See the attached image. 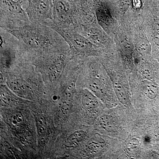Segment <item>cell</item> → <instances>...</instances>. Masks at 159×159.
<instances>
[{
    "instance_id": "obj_10",
    "label": "cell",
    "mask_w": 159,
    "mask_h": 159,
    "mask_svg": "<svg viewBox=\"0 0 159 159\" xmlns=\"http://www.w3.org/2000/svg\"><path fill=\"white\" fill-rule=\"evenodd\" d=\"M106 142L100 137H94L89 140L86 146V151L90 155L97 154L105 149Z\"/></svg>"
},
{
    "instance_id": "obj_15",
    "label": "cell",
    "mask_w": 159,
    "mask_h": 159,
    "mask_svg": "<svg viewBox=\"0 0 159 159\" xmlns=\"http://www.w3.org/2000/svg\"><path fill=\"white\" fill-rule=\"evenodd\" d=\"M98 124L103 130L107 132H112L115 130V125L114 119L111 116L103 115L99 117Z\"/></svg>"
},
{
    "instance_id": "obj_2",
    "label": "cell",
    "mask_w": 159,
    "mask_h": 159,
    "mask_svg": "<svg viewBox=\"0 0 159 159\" xmlns=\"http://www.w3.org/2000/svg\"><path fill=\"white\" fill-rule=\"evenodd\" d=\"M72 58L70 50L54 51L43 54L33 62L48 81L54 83L62 76L68 63Z\"/></svg>"
},
{
    "instance_id": "obj_26",
    "label": "cell",
    "mask_w": 159,
    "mask_h": 159,
    "mask_svg": "<svg viewBox=\"0 0 159 159\" xmlns=\"http://www.w3.org/2000/svg\"><path fill=\"white\" fill-rule=\"evenodd\" d=\"M154 138L157 140V141H159V129L155 133L154 135Z\"/></svg>"
},
{
    "instance_id": "obj_23",
    "label": "cell",
    "mask_w": 159,
    "mask_h": 159,
    "mask_svg": "<svg viewBox=\"0 0 159 159\" xmlns=\"http://www.w3.org/2000/svg\"><path fill=\"white\" fill-rule=\"evenodd\" d=\"M24 121V118L22 115L20 113L15 114L11 117V122L12 124L15 126H19Z\"/></svg>"
},
{
    "instance_id": "obj_13",
    "label": "cell",
    "mask_w": 159,
    "mask_h": 159,
    "mask_svg": "<svg viewBox=\"0 0 159 159\" xmlns=\"http://www.w3.org/2000/svg\"><path fill=\"white\" fill-rule=\"evenodd\" d=\"M38 134L40 140L44 142L48 135V124L45 118L42 116H39L35 119Z\"/></svg>"
},
{
    "instance_id": "obj_21",
    "label": "cell",
    "mask_w": 159,
    "mask_h": 159,
    "mask_svg": "<svg viewBox=\"0 0 159 159\" xmlns=\"http://www.w3.org/2000/svg\"><path fill=\"white\" fill-rule=\"evenodd\" d=\"M140 147L139 140L136 139H132L126 145V150H128L129 152H136Z\"/></svg>"
},
{
    "instance_id": "obj_24",
    "label": "cell",
    "mask_w": 159,
    "mask_h": 159,
    "mask_svg": "<svg viewBox=\"0 0 159 159\" xmlns=\"http://www.w3.org/2000/svg\"><path fill=\"white\" fill-rule=\"evenodd\" d=\"M61 109L63 113L66 114L70 110V103L67 102H63L61 103Z\"/></svg>"
},
{
    "instance_id": "obj_14",
    "label": "cell",
    "mask_w": 159,
    "mask_h": 159,
    "mask_svg": "<svg viewBox=\"0 0 159 159\" xmlns=\"http://www.w3.org/2000/svg\"><path fill=\"white\" fill-rule=\"evenodd\" d=\"M86 135L87 133L85 131H76L67 139L66 141V145L69 147L76 146L85 139Z\"/></svg>"
},
{
    "instance_id": "obj_11",
    "label": "cell",
    "mask_w": 159,
    "mask_h": 159,
    "mask_svg": "<svg viewBox=\"0 0 159 159\" xmlns=\"http://www.w3.org/2000/svg\"><path fill=\"white\" fill-rule=\"evenodd\" d=\"M111 80L115 93L119 102L124 105L128 104L129 99L124 86L118 80L114 77L111 78Z\"/></svg>"
},
{
    "instance_id": "obj_7",
    "label": "cell",
    "mask_w": 159,
    "mask_h": 159,
    "mask_svg": "<svg viewBox=\"0 0 159 159\" xmlns=\"http://www.w3.org/2000/svg\"><path fill=\"white\" fill-rule=\"evenodd\" d=\"M25 10L31 22L52 28L55 25L53 16L54 0H27Z\"/></svg>"
},
{
    "instance_id": "obj_18",
    "label": "cell",
    "mask_w": 159,
    "mask_h": 159,
    "mask_svg": "<svg viewBox=\"0 0 159 159\" xmlns=\"http://www.w3.org/2000/svg\"><path fill=\"white\" fill-rule=\"evenodd\" d=\"M136 48L137 51L142 54H149L151 51V46L148 40L142 38L137 40Z\"/></svg>"
},
{
    "instance_id": "obj_5",
    "label": "cell",
    "mask_w": 159,
    "mask_h": 159,
    "mask_svg": "<svg viewBox=\"0 0 159 159\" xmlns=\"http://www.w3.org/2000/svg\"><path fill=\"white\" fill-rule=\"evenodd\" d=\"M52 29L67 43L73 57L98 55L99 51L97 46L77 31L57 27Z\"/></svg>"
},
{
    "instance_id": "obj_12",
    "label": "cell",
    "mask_w": 159,
    "mask_h": 159,
    "mask_svg": "<svg viewBox=\"0 0 159 159\" xmlns=\"http://www.w3.org/2000/svg\"><path fill=\"white\" fill-rule=\"evenodd\" d=\"M89 84L91 91L97 97L101 98L104 97L105 91L102 82L94 74L93 77L89 78Z\"/></svg>"
},
{
    "instance_id": "obj_16",
    "label": "cell",
    "mask_w": 159,
    "mask_h": 159,
    "mask_svg": "<svg viewBox=\"0 0 159 159\" xmlns=\"http://www.w3.org/2000/svg\"><path fill=\"white\" fill-rule=\"evenodd\" d=\"M152 37L156 51L159 52V10L154 16L152 26Z\"/></svg>"
},
{
    "instance_id": "obj_8",
    "label": "cell",
    "mask_w": 159,
    "mask_h": 159,
    "mask_svg": "<svg viewBox=\"0 0 159 159\" xmlns=\"http://www.w3.org/2000/svg\"><path fill=\"white\" fill-rule=\"evenodd\" d=\"M95 8V14L98 22L103 29L107 31L112 22L108 7L105 3L99 1L96 3Z\"/></svg>"
},
{
    "instance_id": "obj_17",
    "label": "cell",
    "mask_w": 159,
    "mask_h": 159,
    "mask_svg": "<svg viewBox=\"0 0 159 159\" xmlns=\"http://www.w3.org/2000/svg\"><path fill=\"white\" fill-rule=\"evenodd\" d=\"M144 87L146 96L150 99H154L157 97L158 88L152 80L146 79L144 81Z\"/></svg>"
},
{
    "instance_id": "obj_20",
    "label": "cell",
    "mask_w": 159,
    "mask_h": 159,
    "mask_svg": "<svg viewBox=\"0 0 159 159\" xmlns=\"http://www.w3.org/2000/svg\"><path fill=\"white\" fill-rule=\"evenodd\" d=\"M1 89V98L5 104L9 105H13L16 102L12 95L7 90V89L5 86H2Z\"/></svg>"
},
{
    "instance_id": "obj_19",
    "label": "cell",
    "mask_w": 159,
    "mask_h": 159,
    "mask_svg": "<svg viewBox=\"0 0 159 159\" xmlns=\"http://www.w3.org/2000/svg\"><path fill=\"white\" fill-rule=\"evenodd\" d=\"M140 73L145 79L152 80L154 78V74L151 66L147 63L142 62L139 65Z\"/></svg>"
},
{
    "instance_id": "obj_4",
    "label": "cell",
    "mask_w": 159,
    "mask_h": 159,
    "mask_svg": "<svg viewBox=\"0 0 159 159\" xmlns=\"http://www.w3.org/2000/svg\"><path fill=\"white\" fill-rule=\"evenodd\" d=\"M1 72L12 70L18 63L24 61L19 42L11 33L1 28Z\"/></svg>"
},
{
    "instance_id": "obj_9",
    "label": "cell",
    "mask_w": 159,
    "mask_h": 159,
    "mask_svg": "<svg viewBox=\"0 0 159 159\" xmlns=\"http://www.w3.org/2000/svg\"><path fill=\"white\" fill-rule=\"evenodd\" d=\"M81 102L84 108L91 114H95L99 107L97 97L87 89L84 92Z\"/></svg>"
},
{
    "instance_id": "obj_1",
    "label": "cell",
    "mask_w": 159,
    "mask_h": 159,
    "mask_svg": "<svg viewBox=\"0 0 159 159\" xmlns=\"http://www.w3.org/2000/svg\"><path fill=\"white\" fill-rule=\"evenodd\" d=\"M6 31L18 40L25 61L33 62L35 58L48 52L70 50L67 43L59 33L41 24L31 22L17 29Z\"/></svg>"
},
{
    "instance_id": "obj_22",
    "label": "cell",
    "mask_w": 159,
    "mask_h": 159,
    "mask_svg": "<svg viewBox=\"0 0 159 159\" xmlns=\"http://www.w3.org/2000/svg\"><path fill=\"white\" fill-rule=\"evenodd\" d=\"M132 0H119L117 3V6L122 12H125L130 6Z\"/></svg>"
},
{
    "instance_id": "obj_3",
    "label": "cell",
    "mask_w": 159,
    "mask_h": 159,
    "mask_svg": "<svg viewBox=\"0 0 159 159\" xmlns=\"http://www.w3.org/2000/svg\"><path fill=\"white\" fill-rule=\"evenodd\" d=\"M25 0H0V28L13 30L31 22L22 7Z\"/></svg>"
},
{
    "instance_id": "obj_6",
    "label": "cell",
    "mask_w": 159,
    "mask_h": 159,
    "mask_svg": "<svg viewBox=\"0 0 159 159\" xmlns=\"http://www.w3.org/2000/svg\"><path fill=\"white\" fill-rule=\"evenodd\" d=\"M53 16L55 25L78 32L80 28L74 0H54Z\"/></svg>"
},
{
    "instance_id": "obj_25",
    "label": "cell",
    "mask_w": 159,
    "mask_h": 159,
    "mask_svg": "<svg viewBox=\"0 0 159 159\" xmlns=\"http://www.w3.org/2000/svg\"><path fill=\"white\" fill-rule=\"evenodd\" d=\"M133 6L136 9H139L142 6L141 0H132Z\"/></svg>"
}]
</instances>
